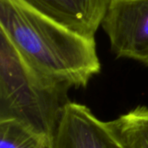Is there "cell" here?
<instances>
[{"label": "cell", "instance_id": "obj_6", "mask_svg": "<svg viewBox=\"0 0 148 148\" xmlns=\"http://www.w3.org/2000/svg\"><path fill=\"white\" fill-rule=\"evenodd\" d=\"M108 125L123 148H148V107L138 106Z\"/></svg>", "mask_w": 148, "mask_h": 148}, {"label": "cell", "instance_id": "obj_7", "mask_svg": "<svg viewBox=\"0 0 148 148\" xmlns=\"http://www.w3.org/2000/svg\"><path fill=\"white\" fill-rule=\"evenodd\" d=\"M0 148H50V144L24 124L6 120L0 121Z\"/></svg>", "mask_w": 148, "mask_h": 148}, {"label": "cell", "instance_id": "obj_4", "mask_svg": "<svg viewBox=\"0 0 148 148\" xmlns=\"http://www.w3.org/2000/svg\"><path fill=\"white\" fill-rule=\"evenodd\" d=\"M50 148H123L110 129L85 105L69 101Z\"/></svg>", "mask_w": 148, "mask_h": 148}, {"label": "cell", "instance_id": "obj_5", "mask_svg": "<svg viewBox=\"0 0 148 148\" xmlns=\"http://www.w3.org/2000/svg\"><path fill=\"white\" fill-rule=\"evenodd\" d=\"M82 36L95 38L112 0H24Z\"/></svg>", "mask_w": 148, "mask_h": 148}, {"label": "cell", "instance_id": "obj_1", "mask_svg": "<svg viewBox=\"0 0 148 148\" xmlns=\"http://www.w3.org/2000/svg\"><path fill=\"white\" fill-rule=\"evenodd\" d=\"M0 29L45 77L85 88L101 71L95 38L65 27L24 0H0Z\"/></svg>", "mask_w": 148, "mask_h": 148}, {"label": "cell", "instance_id": "obj_2", "mask_svg": "<svg viewBox=\"0 0 148 148\" xmlns=\"http://www.w3.org/2000/svg\"><path fill=\"white\" fill-rule=\"evenodd\" d=\"M70 88L36 71L0 29V121L24 124L51 147Z\"/></svg>", "mask_w": 148, "mask_h": 148}, {"label": "cell", "instance_id": "obj_3", "mask_svg": "<svg viewBox=\"0 0 148 148\" xmlns=\"http://www.w3.org/2000/svg\"><path fill=\"white\" fill-rule=\"evenodd\" d=\"M101 27L118 58L148 66V0H112Z\"/></svg>", "mask_w": 148, "mask_h": 148}]
</instances>
